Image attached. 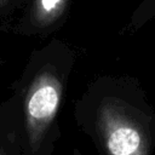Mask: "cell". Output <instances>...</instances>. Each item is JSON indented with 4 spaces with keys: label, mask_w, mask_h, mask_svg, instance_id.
I'll return each instance as SVG.
<instances>
[{
    "label": "cell",
    "mask_w": 155,
    "mask_h": 155,
    "mask_svg": "<svg viewBox=\"0 0 155 155\" xmlns=\"http://www.w3.org/2000/svg\"><path fill=\"white\" fill-rule=\"evenodd\" d=\"M62 99V82L51 67L38 69L22 98V134L27 150L38 154L53 124Z\"/></svg>",
    "instance_id": "cell-1"
},
{
    "label": "cell",
    "mask_w": 155,
    "mask_h": 155,
    "mask_svg": "<svg viewBox=\"0 0 155 155\" xmlns=\"http://www.w3.org/2000/svg\"><path fill=\"white\" fill-rule=\"evenodd\" d=\"M97 125L108 155H148V133L127 104L104 99L98 109Z\"/></svg>",
    "instance_id": "cell-2"
},
{
    "label": "cell",
    "mask_w": 155,
    "mask_h": 155,
    "mask_svg": "<svg viewBox=\"0 0 155 155\" xmlns=\"http://www.w3.org/2000/svg\"><path fill=\"white\" fill-rule=\"evenodd\" d=\"M68 0H34L30 18L36 27H47L63 13Z\"/></svg>",
    "instance_id": "cell-3"
},
{
    "label": "cell",
    "mask_w": 155,
    "mask_h": 155,
    "mask_svg": "<svg viewBox=\"0 0 155 155\" xmlns=\"http://www.w3.org/2000/svg\"><path fill=\"white\" fill-rule=\"evenodd\" d=\"M7 104L0 105V155H21L18 154V131L11 130V121H8L10 110Z\"/></svg>",
    "instance_id": "cell-4"
},
{
    "label": "cell",
    "mask_w": 155,
    "mask_h": 155,
    "mask_svg": "<svg viewBox=\"0 0 155 155\" xmlns=\"http://www.w3.org/2000/svg\"><path fill=\"white\" fill-rule=\"evenodd\" d=\"M16 0H0V15L4 13L11 5H13Z\"/></svg>",
    "instance_id": "cell-5"
},
{
    "label": "cell",
    "mask_w": 155,
    "mask_h": 155,
    "mask_svg": "<svg viewBox=\"0 0 155 155\" xmlns=\"http://www.w3.org/2000/svg\"><path fill=\"white\" fill-rule=\"evenodd\" d=\"M1 64H2V61H1V59H0V65H1Z\"/></svg>",
    "instance_id": "cell-6"
}]
</instances>
